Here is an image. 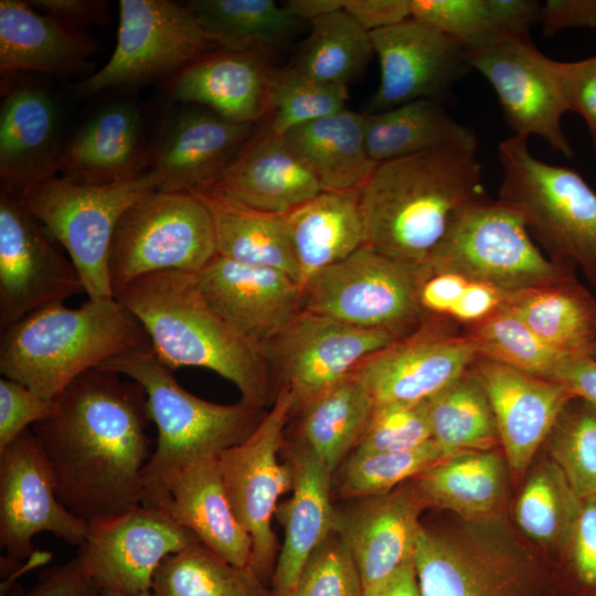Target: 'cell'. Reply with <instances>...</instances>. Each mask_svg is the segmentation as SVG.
<instances>
[{"label":"cell","mask_w":596,"mask_h":596,"mask_svg":"<svg viewBox=\"0 0 596 596\" xmlns=\"http://www.w3.org/2000/svg\"><path fill=\"white\" fill-rule=\"evenodd\" d=\"M55 401L43 398L22 383L0 379V451L25 429L50 417Z\"/></svg>","instance_id":"f5cc1de1"},{"label":"cell","mask_w":596,"mask_h":596,"mask_svg":"<svg viewBox=\"0 0 596 596\" xmlns=\"http://www.w3.org/2000/svg\"><path fill=\"white\" fill-rule=\"evenodd\" d=\"M284 137L322 191H360L377 166L366 149L364 114L344 109L295 127Z\"/></svg>","instance_id":"836d02e7"},{"label":"cell","mask_w":596,"mask_h":596,"mask_svg":"<svg viewBox=\"0 0 596 596\" xmlns=\"http://www.w3.org/2000/svg\"><path fill=\"white\" fill-rule=\"evenodd\" d=\"M471 369L490 401L508 466L522 476L575 395L558 381L487 359L477 356Z\"/></svg>","instance_id":"cb8c5ba5"},{"label":"cell","mask_w":596,"mask_h":596,"mask_svg":"<svg viewBox=\"0 0 596 596\" xmlns=\"http://www.w3.org/2000/svg\"><path fill=\"white\" fill-rule=\"evenodd\" d=\"M476 358L462 326L425 315L415 330L368 358L355 373L374 405L417 403L450 385Z\"/></svg>","instance_id":"ac0fdd59"},{"label":"cell","mask_w":596,"mask_h":596,"mask_svg":"<svg viewBox=\"0 0 596 596\" xmlns=\"http://www.w3.org/2000/svg\"><path fill=\"white\" fill-rule=\"evenodd\" d=\"M153 596H270L249 567H238L203 544L163 558L156 570Z\"/></svg>","instance_id":"7bdbcfd3"},{"label":"cell","mask_w":596,"mask_h":596,"mask_svg":"<svg viewBox=\"0 0 596 596\" xmlns=\"http://www.w3.org/2000/svg\"><path fill=\"white\" fill-rule=\"evenodd\" d=\"M411 17L467 47L498 33L529 34L540 22L541 3L533 0H409Z\"/></svg>","instance_id":"b9f144b4"},{"label":"cell","mask_w":596,"mask_h":596,"mask_svg":"<svg viewBox=\"0 0 596 596\" xmlns=\"http://www.w3.org/2000/svg\"><path fill=\"white\" fill-rule=\"evenodd\" d=\"M348 98L347 85L320 82L294 66L274 68L267 125L284 135L295 127L347 109Z\"/></svg>","instance_id":"c3c4849f"},{"label":"cell","mask_w":596,"mask_h":596,"mask_svg":"<svg viewBox=\"0 0 596 596\" xmlns=\"http://www.w3.org/2000/svg\"><path fill=\"white\" fill-rule=\"evenodd\" d=\"M374 408L354 372L292 413L299 414L295 443L309 449L333 475L354 451Z\"/></svg>","instance_id":"d590c367"},{"label":"cell","mask_w":596,"mask_h":596,"mask_svg":"<svg viewBox=\"0 0 596 596\" xmlns=\"http://www.w3.org/2000/svg\"><path fill=\"white\" fill-rule=\"evenodd\" d=\"M363 596H421L413 560L405 563L381 587Z\"/></svg>","instance_id":"6125c7cd"},{"label":"cell","mask_w":596,"mask_h":596,"mask_svg":"<svg viewBox=\"0 0 596 596\" xmlns=\"http://www.w3.org/2000/svg\"><path fill=\"white\" fill-rule=\"evenodd\" d=\"M89 524L58 500L52 467L31 428L0 451V545L6 556L1 570L31 558L33 538L51 532L81 546Z\"/></svg>","instance_id":"2e32d148"},{"label":"cell","mask_w":596,"mask_h":596,"mask_svg":"<svg viewBox=\"0 0 596 596\" xmlns=\"http://www.w3.org/2000/svg\"><path fill=\"white\" fill-rule=\"evenodd\" d=\"M294 398L278 389L270 409L241 443L217 455L223 485L232 509L252 540V565L266 585L279 547L272 519L279 497L294 487V469L279 461Z\"/></svg>","instance_id":"7c38bea8"},{"label":"cell","mask_w":596,"mask_h":596,"mask_svg":"<svg viewBox=\"0 0 596 596\" xmlns=\"http://www.w3.org/2000/svg\"><path fill=\"white\" fill-rule=\"evenodd\" d=\"M114 297L138 319L152 352L171 371L209 369L236 385L245 404L264 409L274 402L277 389L264 351L207 304L195 273H152L125 285Z\"/></svg>","instance_id":"3957f363"},{"label":"cell","mask_w":596,"mask_h":596,"mask_svg":"<svg viewBox=\"0 0 596 596\" xmlns=\"http://www.w3.org/2000/svg\"><path fill=\"white\" fill-rule=\"evenodd\" d=\"M103 369L139 383L147 395L157 446L142 470L143 491L164 475L217 456L243 441L266 412L240 401L223 405L184 390L151 348L106 362Z\"/></svg>","instance_id":"8992f818"},{"label":"cell","mask_w":596,"mask_h":596,"mask_svg":"<svg viewBox=\"0 0 596 596\" xmlns=\"http://www.w3.org/2000/svg\"><path fill=\"white\" fill-rule=\"evenodd\" d=\"M554 573L561 596H596L595 501H584Z\"/></svg>","instance_id":"816d5d0a"},{"label":"cell","mask_w":596,"mask_h":596,"mask_svg":"<svg viewBox=\"0 0 596 596\" xmlns=\"http://www.w3.org/2000/svg\"><path fill=\"white\" fill-rule=\"evenodd\" d=\"M4 596H107L84 571L77 556L41 572L29 589L13 585Z\"/></svg>","instance_id":"11a10c76"},{"label":"cell","mask_w":596,"mask_h":596,"mask_svg":"<svg viewBox=\"0 0 596 596\" xmlns=\"http://www.w3.org/2000/svg\"><path fill=\"white\" fill-rule=\"evenodd\" d=\"M433 439L428 400L374 405L355 454L409 450Z\"/></svg>","instance_id":"681fc988"},{"label":"cell","mask_w":596,"mask_h":596,"mask_svg":"<svg viewBox=\"0 0 596 596\" xmlns=\"http://www.w3.org/2000/svg\"><path fill=\"white\" fill-rule=\"evenodd\" d=\"M138 319L115 297L78 308L53 304L1 331L0 373L55 401L82 373L150 349Z\"/></svg>","instance_id":"277c9868"},{"label":"cell","mask_w":596,"mask_h":596,"mask_svg":"<svg viewBox=\"0 0 596 596\" xmlns=\"http://www.w3.org/2000/svg\"><path fill=\"white\" fill-rule=\"evenodd\" d=\"M199 543L159 509L140 504L89 524L76 556L105 593L137 596L151 590L153 574L166 556Z\"/></svg>","instance_id":"d6986e66"},{"label":"cell","mask_w":596,"mask_h":596,"mask_svg":"<svg viewBox=\"0 0 596 596\" xmlns=\"http://www.w3.org/2000/svg\"><path fill=\"white\" fill-rule=\"evenodd\" d=\"M464 330L478 358L535 376L553 380L568 359L544 343L507 304Z\"/></svg>","instance_id":"f6af8a7d"},{"label":"cell","mask_w":596,"mask_h":596,"mask_svg":"<svg viewBox=\"0 0 596 596\" xmlns=\"http://www.w3.org/2000/svg\"><path fill=\"white\" fill-rule=\"evenodd\" d=\"M546 439L551 458L575 492L596 502V405L573 397Z\"/></svg>","instance_id":"7dc6e473"},{"label":"cell","mask_w":596,"mask_h":596,"mask_svg":"<svg viewBox=\"0 0 596 596\" xmlns=\"http://www.w3.org/2000/svg\"><path fill=\"white\" fill-rule=\"evenodd\" d=\"M583 503L552 458L532 470L518 494L514 521L522 534L547 554L553 568L567 546Z\"/></svg>","instance_id":"f35d334b"},{"label":"cell","mask_w":596,"mask_h":596,"mask_svg":"<svg viewBox=\"0 0 596 596\" xmlns=\"http://www.w3.org/2000/svg\"><path fill=\"white\" fill-rule=\"evenodd\" d=\"M254 125L227 121L209 109H188L171 118L149 153L159 191H203L232 162Z\"/></svg>","instance_id":"484cf974"},{"label":"cell","mask_w":596,"mask_h":596,"mask_svg":"<svg viewBox=\"0 0 596 596\" xmlns=\"http://www.w3.org/2000/svg\"><path fill=\"white\" fill-rule=\"evenodd\" d=\"M220 49L266 55L281 45L294 19L273 0H191L184 3Z\"/></svg>","instance_id":"ab89813d"},{"label":"cell","mask_w":596,"mask_h":596,"mask_svg":"<svg viewBox=\"0 0 596 596\" xmlns=\"http://www.w3.org/2000/svg\"><path fill=\"white\" fill-rule=\"evenodd\" d=\"M350 501L336 510L334 529L355 561L363 596L413 560L422 526L419 517L428 507L415 478L387 493Z\"/></svg>","instance_id":"44dd1931"},{"label":"cell","mask_w":596,"mask_h":596,"mask_svg":"<svg viewBox=\"0 0 596 596\" xmlns=\"http://www.w3.org/2000/svg\"><path fill=\"white\" fill-rule=\"evenodd\" d=\"M39 12L72 29L86 31L105 26L109 20V4L105 0H26Z\"/></svg>","instance_id":"9f6ffc18"},{"label":"cell","mask_w":596,"mask_h":596,"mask_svg":"<svg viewBox=\"0 0 596 596\" xmlns=\"http://www.w3.org/2000/svg\"><path fill=\"white\" fill-rule=\"evenodd\" d=\"M149 164L142 143V118L130 103L96 113L63 147L61 177L82 184H111L132 179Z\"/></svg>","instance_id":"f546056e"},{"label":"cell","mask_w":596,"mask_h":596,"mask_svg":"<svg viewBox=\"0 0 596 596\" xmlns=\"http://www.w3.org/2000/svg\"><path fill=\"white\" fill-rule=\"evenodd\" d=\"M192 192L212 215L216 254L242 264L281 270L299 285L285 215L253 210L206 191Z\"/></svg>","instance_id":"8d00e7d4"},{"label":"cell","mask_w":596,"mask_h":596,"mask_svg":"<svg viewBox=\"0 0 596 596\" xmlns=\"http://www.w3.org/2000/svg\"><path fill=\"white\" fill-rule=\"evenodd\" d=\"M433 439L445 457L500 446L496 417L486 390L471 366L428 400Z\"/></svg>","instance_id":"60d3db41"},{"label":"cell","mask_w":596,"mask_h":596,"mask_svg":"<svg viewBox=\"0 0 596 596\" xmlns=\"http://www.w3.org/2000/svg\"><path fill=\"white\" fill-rule=\"evenodd\" d=\"M343 9L369 32L411 18L409 0H343Z\"/></svg>","instance_id":"91938a15"},{"label":"cell","mask_w":596,"mask_h":596,"mask_svg":"<svg viewBox=\"0 0 596 596\" xmlns=\"http://www.w3.org/2000/svg\"><path fill=\"white\" fill-rule=\"evenodd\" d=\"M553 380L565 384L575 396L596 405V362L589 356L564 360Z\"/></svg>","instance_id":"94428289"},{"label":"cell","mask_w":596,"mask_h":596,"mask_svg":"<svg viewBox=\"0 0 596 596\" xmlns=\"http://www.w3.org/2000/svg\"><path fill=\"white\" fill-rule=\"evenodd\" d=\"M203 191L253 210L286 215L322 189L284 135L266 123L253 129L220 178Z\"/></svg>","instance_id":"d4e9b609"},{"label":"cell","mask_w":596,"mask_h":596,"mask_svg":"<svg viewBox=\"0 0 596 596\" xmlns=\"http://www.w3.org/2000/svg\"><path fill=\"white\" fill-rule=\"evenodd\" d=\"M373 54L371 32L341 9L311 22L294 67L320 82L347 85Z\"/></svg>","instance_id":"ee69618b"},{"label":"cell","mask_w":596,"mask_h":596,"mask_svg":"<svg viewBox=\"0 0 596 596\" xmlns=\"http://www.w3.org/2000/svg\"><path fill=\"white\" fill-rule=\"evenodd\" d=\"M216 255L212 215L193 192L151 191L120 216L113 235L108 276L115 294L162 270L198 273Z\"/></svg>","instance_id":"8fae6325"},{"label":"cell","mask_w":596,"mask_h":596,"mask_svg":"<svg viewBox=\"0 0 596 596\" xmlns=\"http://www.w3.org/2000/svg\"><path fill=\"white\" fill-rule=\"evenodd\" d=\"M103 368L74 379L54 413L31 429L52 467L56 496L88 524L142 503L151 454L147 395L135 381Z\"/></svg>","instance_id":"6da1fadb"},{"label":"cell","mask_w":596,"mask_h":596,"mask_svg":"<svg viewBox=\"0 0 596 596\" xmlns=\"http://www.w3.org/2000/svg\"><path fill=\"white\" fill-rule=\"evenodd\" d=\"M53 98L33 85L10 86L0 105L1 188L22 191L57 174L63 148Z\"/></svg>","instance_id":"83f0119b"},{"label":"cell","mask_w":596,"mask_h":596,"mask_svg":"<svg viewBox=\"0 0 596 596\" xmlns=\"http://www.w3.org/2000/svg\"><path fill=\"white\" fill-rule=\"evenodd\" d=\"M507 306L561 355L589 356L596 340V299L574 277L512 294Z\"/></svg>","instance_id":"e575fe53"},{"label":"cell","mask_w":596,"mask_h":596,"mask_svg":"<svg viewBox=\"0 0 596 596\" xmlns=\"http://www.w3.org/2000/svg\"><path fill=\"white\" fill-rule=\"evenodd\" d=\"M555 70L568 111L579 114L596 151V56L577 62H557Z\"/></svg>","instance_id":"db71d44e"},{"label":"cell","mask_w":596,"mask_h":596,"mask_svg":"<svg viewBox=\"0 0 596 596\" xmlns=\"http://www.w3.org/2000/svg\"><path fill=\"white\" fill-rule=\"evenodd\" d=\"M214 45L185 4L120 0L114 52L104 66L77 83L76 92L88 96L177 74Z\"/></svg>","instance_id":"4fadbf2b"},{"label":"cell","mask_w":596,"mask_h":596,"mask_svg":"<svg viewBox=\"0 0 596 596\" xmlns=\"http://www.w3.org/2000/svg\"><path fill=\"white\" fill-rule=\"evenodd\" d=\"M284 8L296 20L313 22L343 9V0H289Z\"/></svg>","instance_id":"be15d7a7"},{"label":"cell","mask_w":596,"mask_h":596,"mask_svg":"<svg viewBox=\"0 0 596 596\" xmlns=\"http://www.w3.org/2000/svg\"><path fill=\"white\" fill-rule=\"evenodd\" d=\"M107 596H126V595H123V594H119V593H114V592H107L106 593ZM137 596H153V594L151 593V590L149 592H145V593H141Z\"/></svg>","instance_id":"e7e4bbea"},{"label":"cell","mask_w":596,"mask_h":596,"mask_svg":"<svg viewBox=\"0 0 596 596\" xmlns=\"http://www.w3.org/2000/svg\"><path fill=\"white\" fill-rule=\"evenodd\" d=\"M466 50L471 68L494 89L513 136H539L552 149L572 158L574 151L561 125L568 108L555 61L543 55L529 34H492Z\"/></svg>","instance_id":"5bb4252c"},{"label":"cell","mask_w":596,"mask_h":596,"mask_svg":"<svg viewBox=\"0 0 596 596\" xmlns=\"http://www.w3.org/2000/svg\"><path fill=\"white\" fill-rule=\"evenodd\" d=\"M355 561L334 529L305 563L288 596H362Z\"/></svg>","instance_id":"f907efd6"},{"label":"cell","mask_w":596,"mask_h":596,"mask_svg":"<svg viewBox=\"0 0 596 596\" xmlns=\"http://www.w3.org/2000/svg\"><path fill=\"white\" fill-rule=\"evenodd\" d=\"M596 56V55H595Z\"/></svg>","instance_id":"003e7915"},{"label":"cell","mask_w":596,"mask_h":596,"mask_svg":"<svg viewBox=\"0 0 596 596\" xmlns=\"http://www.w3.org/2000/svg\"><path fill=\"white\" fill-rule=\"evenodd\" d=\"M371 38L380 63L371 113L440 99L471 68L464 44L412 17L371 32Z\"/></svg>","instance_id":"ffe728a7"},{"label":"cell","mask_w":596,"mask_h":596,"mask_svg":"<svg viewBox=\"0 0 596 596\" xmlns=\"http://www.w3.org/2000/svg\"><path fill=\"white\" fill-rule=\"evenodd\" d=\"M150 169L111 184H82L53 175L20 193L28 211L67 252L91 299L114 297L108 257L123 213L145 194L158 190Z\"/></svg>","instance_id":"9c48e42d"},{"label":"cell","mask_w":596,"mask_h":596,"mask_svg":"<svg viewBox=\"0 0 596 596\" xmlns=\"http://www.w3.org/2000/svg\"><path fill=\"white\" fill-rule=\"evenodd\" d=\"M478 145H449L377 163L359 191L364 244L426 265L455 216L486 196Z\"/></svg>","instance_id":"7a4b0ae2"},{"label":"cell","mask_w":596,"mask_h":596,"mask_svg":"<svg viewBox=\"0 0 596 596\" xmlns=\"http://www.w3.org/2000/svg\"><path fill=\"white\" fill-rule=\"evenodd\" d=\"M302 285L364 245L359 191H321L285 215Z\"/></svg>","instance_id":"1f68e13d"},{"label":"cell","mask_w":596,"mask_h":596,"mask_svg":"<svg viewBox=\"0 0 596 596\" xmlns=\"http://www.w3.org/2000/svg\"><path fill=\"white\" fill-rule=\"evenodd\" d=\"M50 238L20 193L0 188V332L85 292L77 268Z\"/></svg>","instance_id":"e0dca14e"},{"label":"cell","mask_w":596,"mask_h":596,"mask_svg":"<svg viewBox=\"0 0 596 596\" xmlns=\"http://www.w3.org/2000/svg\"><path fill=\"white\" fill-rule=\"evenodd\" d=\"M96 51L93 35L39 12L26 0L0 1L2 74H74L85 68Z\"/></svg>","instance_id":"4dcf8cb0"},{"label":"cell","mask_w":596,"mask_h":596,"mask_svg":"<svg viewBox=\"0 0 596 596\" xmlns=\"http://www.w3.org/2000/svg\"><path fill=\"white\" fill-rule=\"evenodd\" d=\"M428 275L426 265L402 262L364 244L302 285L300 310L405 336L425 317L419 295Z\"/></svg>","instance_id":"30bf717a"},{"label":"cell","mask_w":596,"mask_h":596,"mask_svg":"<svg viewBox=\"0 0 596 596\" xmlns=\"http://www.w3.org/2000/svg\"><path fill=\"white\" fill-rule=\"evenodd\" d=\"M499 160V200L521 215L550 259L581 267L596 289L595 191L576 170L536 159L525 137L503 140Z\"/></svg>","instance_id":"52a82bcc"},{"label":"cell","mask_w":596,"mask_h":596,"mask_svg":"<svg viewBox=\"0 0 596 596\" xmlns=\"http://www.w3.org/2000/svg\"><path fill=\"white\" fill-rule=\"evenodd\" d=\"M509 296L491 285L468 279L449 319L462 327L471 326L504 306Z\"/></svg>","instance_id":"6f0895ef"},{"label":"cell","mask_w":596,"mask_h":596,"mask_svg":"<svg viewBox=\"0 0 596 596\" xmlns=\"http://www.w3.org/2000/svg\"><path fill=\"white\" fill-rule=\"evenodd\" d=\"M445 458L434 439L409 450L352 453L342 468L339 493L348 500L384 494L418 477Z\"/></svg>","instance_id":"bcb514c9"},{"label":"cell","mask_w":596,"mask_h":596,"mask_svg":"<svg viewBox=\"0 0 596 596\" xmlns=\"http://www.w3.org/2000/svg\"><path fill=\"white\" fill-rule=\"evenodd\" d=\"M589 358L596 362V340H595V342L593 344V348H592V350L589 352Z\"/></svg>","instance_id":"03108f58"},{"label":"cell","mask_w":596,"mask_h":596,"mask_svg":"<svg viewBox=\"0 0 596 596\" xmlns=\"http://www.w3.org/2000/svg\"><path fill=\"white\" fill-rule=\"evenodd\" d=\"M364 135L368 152L376 163L449 145H478L475 131L434 98L364 114Z\"/></svg>","instance_id":"74e56055"},{"label":"cell","mask_w":596,"mask_h":596,"mask_svg":"<svg viewBox=\"0 0 596 596\" xmlns=\"http://www.w3.org/2000/svg\"><path fill=\"white\" fill-rule=\"evenodd\" d=\"M294 469L291 497L277 505L284 540L270 578V596H288L315 549L334 530L332 473L306 447L287 448Z\"/></svg>","instance_id":"f1b7e54d"},{"label":"cell","mask_w":596,"mask_h":596,"mask_svg":"<svg viewBox=\"0 0 596 596\" xmlns=\"http://www.w3.org/2000/svg\"><path fill=\"white\" fill-rule=\"evenodd\" d=\"M545 35L563 29L596 28V0H547L541 6L540 22Z\"/></svg>","instance_id":"680465c9"},{"label":"cell","mask_w":596,"mask_h":596,"mask_svg":"<svg viewBox=\"0 0 596 596\" xmlns=\"http://www.w3.org/2000/svg\"><path fill=\"white\" fill-rule=\"evenodd\" d=\"M141 504L159 509L231 564L251 568L252 540L232 509L217 456L164 475L145 489Z\"/></svg>","instance_id":"603a6c76"},{"label":"cell","mask_w":596,"mask_h":596,"mask_svg":"<svg viewBox=\"0 0 596 596\" xmlns=\"http://www.w3.org/2000/svg\"><path fill=\"white\" fill-rule=\"evenodd\" d=\"M413 563L421 596H561L552 564L502 515L446 529L422 524Z\"/></svg>","instance_id":"5b68a950"},{"label":"cell","mask_w":596,"mask_h":596,"mask_svg":"<svg viewBox=\"0 0 596 596\" xmlns=\"http://www.w3.org/2000/svg\"><path fill=\"white\" fill-rule=\"evenodd\" d=\"M426 266L508 295L574 277V267L542 254L515 210L487 195L455 216Z\"/></svg>","instance_id":"ba28073f"},{"label":"cell","mask_w":596,"mask_h":596,"mask_svg":"<svg viewBox=\"0 0 596 596\" xmlns=\"http://www.w3.org/2000/svg\"><path fill=\"white\" fill-rule=\"evenodd\" d=\"M273 72L265 55L220 49L174 74L170 93L227 121L255 125L267 117Z\"/></svg>","instance_id":"4316f807"},{"label":"cell","mask_w":596,"mask_h":596,"mask_svg":"<svg viewBox=\"0 0 596 596\" xmlns=\"http://www.w3.org/2000/svg\"><path fill=\"white\" fill-rule=\"evenodd\" d=\"M195 277L215 312L263 351L300 311V286L275 268L242 264L216 254Z\"/></svg>","instance_id":"7402d4cb"},{"label":"cell","mask_w":596,"mask_h":596,"mask_svg":"<svg viewBox=\"0 0 596 596\" xmlns=\"http://www.w3.org/2000/svg\"><path fill=\"white\" fill-rule=\"evenodd\" d=\"M401 337L300 310L264 353L276 389L291 394L294 412L352 375L368 358Z\"/></svg>","instance_id":"9a60e30c"},{"label":"cell","mask_w":596,"mask_h":596,"mask_svg":"<svg viewBox=\"0 0 596 596\" xmlns=\"http://www.w3.org/2000/svg\"><path fill=\"white\" fill-rule=\"evenodd\" d=\"M508 462L499 448L445 458L415 478L427 507L448 510L467 521L501 515L508 488Z\"/></svg>","instance_id":"d6a6232c"}]
</instances>
